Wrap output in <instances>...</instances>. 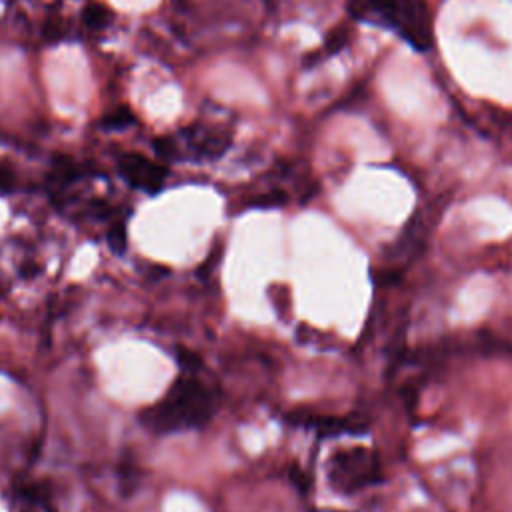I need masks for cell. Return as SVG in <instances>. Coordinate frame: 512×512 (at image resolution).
<instances>
[{
  "label": "cell",
  "instance_id": "cell-8",
  "mask_svg": "<svg viewBox=\"0 0 512 512\" xmlns=\"http://www.w3.org/2000/svg\"><path fill=\"white\" fill-rule=\"evenodd\" d=\"M12 188V174L6 168H0V192H8Z\"/></svg>",
  "mask_w": 512,
  "mask_h": 512
},
{
  "label": "cell",
  "instance_id": "cell-7",
  "mask_svg": "<svg viewBox=\"0 0 512 512\" xmlns=\"http://www.w3.org/2000/svg\"><path fill=\"white\" fill-rule=\"evenodd\" d=\"M286 202V194L282 190H272L268 194H262L260 198H256V204L258 206H278V204H284Z\"/></svg>",
  "mask_w": 512,
  "mask_h": 512
},
{
  "label": "cell",
  "instance_id": "cell-3",
  "mask_svg": "<svg viewBox=\"0 0 512 512\" xmlns=\"http://www.w3.org/2000/svg\"><path fill=\"white\" fill-rule=\"evenodd\" d=\"M118 170L122 174V178L132 186L138 188L146 194H156L162 190L164 180L168 176L166 166L148 160L146 156L138 154V152H128L120 158L118 162Z\"/></svg>",
  "mask_w": 512,
  "mask_h": 512
},
{
  "label": "cell",
  "instance_id": "cell-1",
  "mask_svg": "<svg viewBox=\"0 0 512 512\" xmlns=\"http://www.w3.org/2000/svg\"><path fill=\"white\" fill-rule=\"evenodd\" d=\"M214 410L216 398L208 386L190 374H182L158 402L142 410L140 420L148 430L168 434L204 426Z\"/></svg>",
  "mask_w": 512,
  "mask_h": 512
},
{
  "label": "cell",
  "instance_id": "cell-2",
  "mask_svg": "<svg viewBox=\"0 0 512 512\" xmlns=\"http://www.w3.org/2000/svg\"><path fill=\"white\" fill-rule=\"evenodd\" d=\"M378 476V456L362 446L336 450L328 462V480L344 494H352L374 484Z\"/></svg>",
  "mask_w": 512,
  "mask_h": 512
},
{
  "label": "cell",
  "instance_id": "cell-6",
  "mask_svg": "<svg viewBox=\"0 0 512 512\" xmlns=\"http://www.w3.org/2000/svg\"><path fill=\"white\" fill-rule=\"evenodd\" d=\"M126 228H124V224L122 222H118V224H114L110 230H108V246H110V250L112 252H116V254H122L124 252V248H126Z\"/></svg>",
  "mask_w": 512,
  "mask_h": 512
},
{
  "label": "cell",
  "instance_id": "cell-4",
  "mask_svg": "<svg viewBox=\"0 0 512 512\" xmlns=\"http://www.w3.org/2000/svg\"><path fill=\"white\" fill-rule=\"evenodd\" d=\"M82 18H84L86 26H90V28H102V26L108 24L110 12H108V8L102 6V4H88V6L84 8V12H82Z\"/></svg>",
  "mask_w": 512,
  "mask_h": 512
},
{
  "label": "cell",
  "instance_id": "cell-5",
  "mask_svg": "<svg viewBox=\"0 0 512 512\" xmlns=\"http://www.w3.org/2000/svg\"><path fill=\"white\" fill-rule=\"evenodd\" d=\"M132 122H134L132 110L126 108V106L116 108L114 112H110V114L102 120V124H104L106 128H116V130H120V128H124V126H128V124H132Z\"/></svg>",
  "mask_w": 512,
  "mask_h": 512
}]
</instances>
